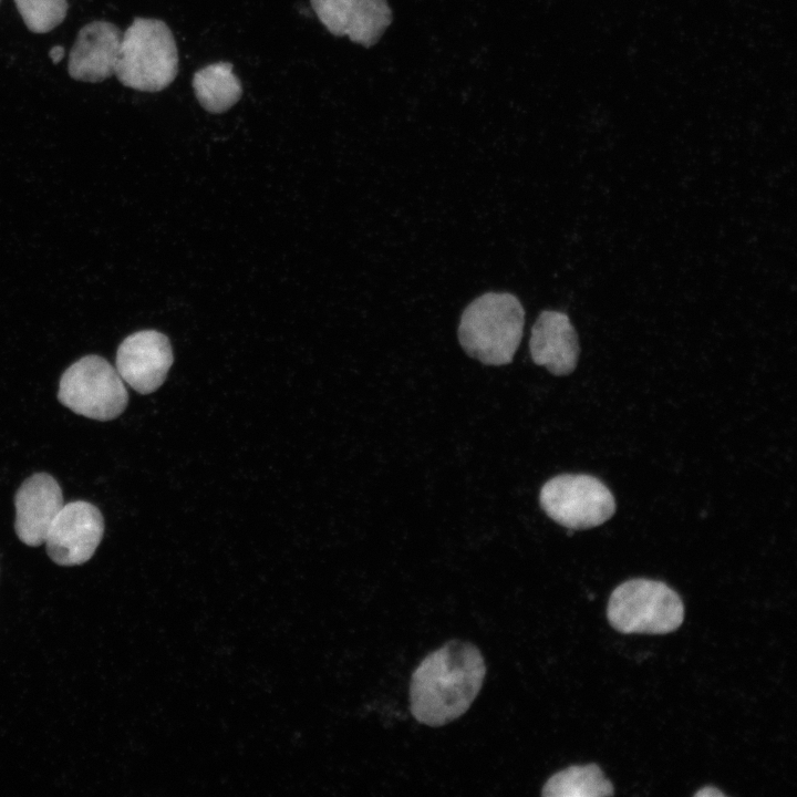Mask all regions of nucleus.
Here are the masks:
<instances>
[{
  "label": "nucleus",
  "instance_id": "f257e3e1",
  "mask_svg": "<svg viewBox=\"0 0 797 797\" xmlns=\"http://www.w3.org/2000/svg\"><path fill=\"white\" fill-rule=\"evenodd\" d=\"M486 676V663L473 643L451 640L427 654L410 682L414 718L438 727L460 717L477 697Z\"/></svg>",
  "mask_w": 797,
  "mask_h": 797
},
{
  "label": "nucleus",
  "instance_id": "f03ea898",
  "mask_svg": "<svg viewBox=\"0 0 797 797\" xmlns=\"http://www.w3.org/2000/svg\"><path fill=\"white\" fill-rule=\"evenodd\" d=\"M525 310L509 292H486L463 311L457 338L465 353L485 365L513 361L520 344Z\"/></svg>",
  "mask_w": 797,
  "mask_h": 797
},
{
  "label": "nucleus",
  "instance_id": "7ed1b4c3",
  "mask_svg": "<svg viewBox=\"0 0 797 797\" xmlns=\"http://www.w3.org/2000/svg\"><path fill=\"white\" fill-rule=\"evenodd\" d=\"M178 73V51L173 32L158 19L136 18L122 34L115 69L118 81L142 92H159Z\"/></svg>",
  "mask_w": 797,
  "mask_h": 797
},
{
  "label": "nucleus",
  "instance_id": "20e7f679",
  "mask_svg": "<svg viewBox=\"0 0 797 797\" xmlns=\"http://www.w3.org/2000/svg\"><path fill=\"white\" fill-rule=\"evenodd\" d=\"M610 625L620 633L666 634L683 622L684 605L666 583L630 579L611 593L607 607Z\"/></svg>",
  "mask_w": 797,
  "mask_h": 797
},
{
  "label": "nucleus",
  "instance_id": "39448f33",
  "mask_svg": "<svg viewBox=\"0 0 797 797\" xmlns=\"http://www.w3.org/2000/svg\"><path fill=\"white\" fill-rule=\"evenodd\" d=\"M58 398L79 415L110 421L124 412L128 394L111 363L99 355H86L62 374Z\"/></svg>",
  "mask_w": 797,
  "mask_h": 797
},
{
  "label": "nucleus",
  "instance_id": "423d86ee",
  "mask_svg": "<svg viewBox=\"0 0 797 797\" xmlns=\"http://www.w3.org/2000/svg\"><path fill=\"white\" fill-rule=\"evenodd\" d=\"M546 515L557 524L582 530L598 527L615 513V499L597 477L561 474L547 480L539 494Z\"/></svg>",
  "mask_w": 797,
  "mask_h": 797
},
{
  "label": "nucleus",
  "instance_id": "0eeeda50",
  "mask_svg": "<svg viewBox=\"0 0 797 797\" xmlns=\"http://www.w3.org/2000/svg\"><path fill=\"white\" fill-rule=\"evenodd\" d=\"M104 534L101 511L87 501L63 505L45 537L49 557L60 566H75L87 561Z\"/></svg>",
  "mask_w": 797,
  "mask_h": 797
},
{
  "label": "nucleus",
  "instance_id": "6e6552de",
  "mask_svg": "<svg viewBox=\"0 0 797 797\" xmlns=\"http://www.w3.org/2000/svg\"><path fill=\"white\" fill-rule=\"evenodd\" d=\"M172 363L173 350L167 337L155 330H143L120 344L115 369L136 392L148 394L164 383Z\"/></svg>",
  "mask_w": 797,
  "mask_h": 797
},
{
  "label": "nucleus",
  "instance_id": "1a4fd4ad",
  "mask_svg": "<svg viewBox=\"0 0 797 797\" xmlns=\"http://www.w3.org/2000/svg\"><path fill=\"white\" fill-rule=\"evenodd\" d=\"M14 505L17 536L25 545L35 547L44 544L49 528L64 504L55 478L37 473L22 483Z\"/></svg>",
  "mask_w": 797,
  "mask_h": 797
},
{
  "label": "nucleus",
  "instance_id": "9d476101",
  "mask_svg": "<svg viewBox=\"0 0 797 797\" xmlns=\"http://www.w3.org/2000/svg\"><path fill=\"white\" fill-rule=\"evenodd\" d=\"M529 352L534 363L545 366L551 374H571L579 360L580 346L569 317L556 310L542 311L531 328Z\"/></svg>",
  "mask_w": 797,
  "mask_h": 797
},
{
  "label": "nucleus",
  "instance_id": "9b49d317",
  "mask_svg": "<svg viewBox=\"0 0 797 797\" xmlns=\"http://www.w3.org/2000/svg\"><path fill=\"white\" fill-rule=\"evenodd\" d=\"M121 30L106 21H94L84 25L71 49L69 74L77 81L96 83L115 74Z\"/></svg>",
  "mask_w": 797,
  "mask_h": 797
},
{
  "label": "nucleus",
  "instance_id": "f8f14e48",
  "mask_svg": "<svg viewBox=\"0 0 797 797\" xmlns=\"http://www.w3.org/2000/svg\"><path fill=\"white\" fill-rule=\"evenodd\" d=\"M319 21L334 35H348L352 41L369 45L381 33L384 14L383 0H310Z\"/></svg>",
  "mask_w": 797,
  "mask_h": 797
},
{
  "label": "nucleus",
  "instance_id": "ddd939ff",
  "mask_svg": "<svg viewBox=\"0 0 797 797\" xmlns=\"http://www.w3.org/2000/svg\"><path fill=\"white\" fill-rule=\"evenodd\" d=\"M192 85L203 108L215 114L229 110L242 94L241 83L229 62H217L198 70Z\"/></svg>",
  "mask_w": 797,
  "mask_h": 797
},
{
  "label": "nucleus",
  "instance_id": "4468645a",
  "mask_svg": "<svg viewBox=\"0 0 797 797\" xmlns=\"http://www.w3.org/2000/svg\"><path fill=\"white\" fill-rule=\"evenodd\" d=\"M613 793V785L593 763L572 765L555 773L541 790L545 797H602Z\"/></svg>",
  "mask_w": 797,
  "mask_h": 797
},
{
  "label": "nucleus",
  "instance_id": "2eb2a0df",
  "mask_svg": "<svg viewBox=\"0 0 797 797\" xmlns=\"http://www.w3.org/2000/svg\"><path fill=\"white\" fill-rule=\"evenodd\" d=\"M27 28L34 33H46L58 27L68 12L66 0H14Z\"/></svg>",
  "mask_w": 797,
  "mask_h": 797
},
{
  "label": "nucleus",
  "instance_id": "dca6fc26",
  "mask_svg": "<svg viewBox=\"0 0 797 797\" xmlns=\"http://www.w3.org/2000/svg\"><path fill=\"white\" fill-rule=\"evenodd\" d=\"M695 797H722L725 796L718 788L705 786L694 794Z\"/></svg>",
  "mask_w": 797,
  "mask_h": 797
},
{
  "label": "nucleus",
  "instance_id": "f3484780",
  "mask_svg": "<svg viewBox=\"0 0 797 797\" xmlns=\"http://www.w3.org/2000/svg\"><path fill=\"white\" fill-rule=\"evenodd\" d=\"M64 55V49L61 45H55L50 49L49 56L53 63H59Z\"/></svg>",
  "mask_w": 797,
  "mask_h": 797
}]
</instances>
